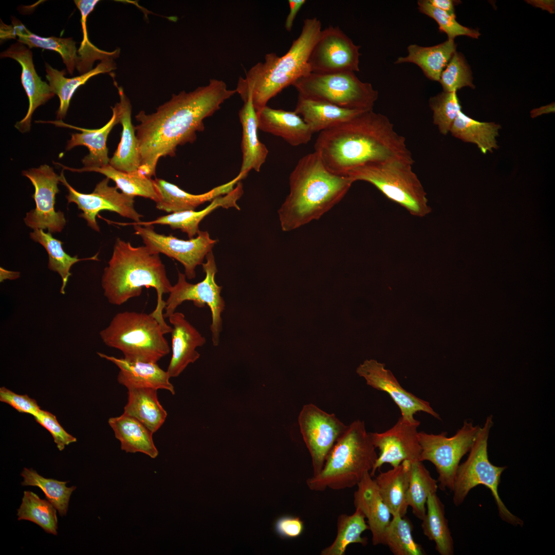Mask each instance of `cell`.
<instances>
[{
  "label": "cell",
  "instance_id": "cell-13",
  "mask_svg": "<svg viewBox=\"0 0 555 555\" xmlns=\"http://www.w3.org/2000/svg\"><path fill=\"white\" fill-rule=\"evenodd\" d=\"M109 180L107 177L104 178L96 184L91 193L86 194L78 192L71 186L65 178L63 171L60 175V182L68 191L66 196L68 203H76L82 211L79 216L86 220L88 227L97 232L100 231V228L96 217L101 211L116 212L135 223L140 221L143 216L134 207L135 197L119 192L116 186H109Z\"/></svg>",
  "mask_w": 555,
  "mask_h": 555
},
{
  "label": "cell",
  "instance_id": "cell-55",
  "mask_svg": "<svg viewBox=\"0 0 555 555\" xmlns=\"http://www.w3.org/2000/svg\"><path fill=\"white\" fill-rule=\"evenodd\" d=\"M529 2V1H528ZM535 7L547 10L550 13H554V1H531L529 2Z\"/></svg>",
  "mask_w": 555,
  "mask_h": 555
},
{
  "label": "cell",
  "instance_id": "cell-7",
  "mask_svg": "<svg viewBox=\"0 0 555 555\" xmlns=\"http://www.w3.org/2000/svg\"><path fill=\"white\" fill-rule=\"evenodd\" d=\"M99 334L105 345L119 349L131 361L157 363L170 351L161 326L150 313H117Z\"/></svg>",
  "mask_w": 555,
  "mask_h": 555
},
{
  "label": "cell",
  "instance_id": "cell-6",
  "mask_svg": "<svg viewBox=\"0 0 555 555\" xmlns=\"http://www.w3.org/2000/svg\"><path fill=\"white\" fill-rule=\"evenodd\" d=\"M377 457L364 421L355 420L337 440L320 473L307 478L306 485L314 491L353 488L370 473Z\"/></svg>",
  "mask_w": 555,
  "mask_h": 555
},
{
  "label": "cell",
  "instance_id": "cell-51",
  "mask_svg": "<svg viewBox=\"0 0 555 555\" xmlns=\"http://www.w3.org/2000/svg\"><path fill=\"white\" fill-rule=\"evenodd\" d=\"M0 401L10 405L20 413L33 416L41 410L35 400L27 395L16 394L5 387L0 388Z\"/></svg>",
  "mask_w": 555,
  "mask_h": 555
},
{
  "label": "cell",
  "instance_id": "cell-34",
  "mask_svg": "<svg viewBox=\"0 0 555 555\" xmlns=\"http://www.w3.org/2000/svg\"><path fill=\"white\" fill-rule=\"evenodd\" d=\"M108 423L115 437L121 443V449L126 453L140 452L155 458L158 451L153 439V433L136 418L123 413L111 417Z\"/></svg>",
  "mask_w": 555,
  "mask_h": 555
},
{
  "label": "cell",
  "instance_id": "cell-35",
  "mask_svg": "<svg viewBox=\"0 0 555 555\" xmlns=\"http://www.w3.org/2000/svg\"><path fill=\"white\" fill-rule=\"evenodd\" d=\"M127 402L123 413L144 424L153 433L162 425L167 412L160 404L157 390L151 388H128Z\"/></svg>",
  "mask_w": 555,
  "mask_h": 555
},
{
  "label": "cell",
  "instance_id": "cell-9",
  "mask_svg": "<svg viewBox=\"0 0 555 555\" xmlns=\"http://www.w3.org/2000/svg\"><path fill=\"white\" fill-rule=\"evenodd\" d=\"M493 424L492 416H488L467 459L459 464L452 490L453 502L456 506L460 505L471 490L484 485L490 490L502 520L514 526L522 527L524 522L507 509L498 493L501 475L507 467L495 466L489 459L488 440Z\"/></svg>",
  "mask_w": 555,
  "mask_h": 555
},
{
  "label": "cell",
  "instance_id": "cell-23",
  "mask_svg": "<svg viewBox=\"0 0 555 555\" xmlns=\"http://www.w3.org/2000/svg\"><path fill=\"white\" fill-rule=\"evenodd\" d=\"M112 109L113 114L110 119L102 127L97 129L76 127L66 124L62 120L50 122L56 125L73 128L81 132L80 133L71 134V139L67 142L66 150L69 151L78 146L87 147L89 153L82 160L84 168H102L109 164L110 158L108 156V150L106 142L112 129L116 124L120 123V109L119 103H116Z\"/></svg>",
  "mask_w": 555,
  "mask_h": 555
},
{
  "label": "cell",
  "instance_id": "cell-41",
  "mask_svg": "<svg viewBox=\"0 0 555 555\" xmlns=\"http://www.w3.org/2000/svg\"><path fill=\"white\" fill-rule=\"evenodd\" d=\"M30 237L34 242L40 244L46 250L48 255V268L57 272L62 279V286L60 290L64 294L65 289L69 278L71 275L70 272L71 267L76 263L84 260H97V255L85 258H79L78 255L71 256L66 253L63 248V243L54 238L50 232L43 230L36 229L30 232Z\"/></svg>",
  "mask_w": 555,
  "mask_h": 555
},
{
  "label": "cell",
  "instance_id": "cell-29",
  "mask_svg": "<svg viewBox=\"0 0 555 555\" xmlns=\"http://www.w3.org/2000/svg\"><path fill=\"white\" fill-rule=\"evenodd\" d=\"M120 97V123L122 130L117 149L110 158L109 164L127 173L139 172L140 154L135 128L132 121V106L122 87L117 86Z\"/></svg>",
  "mask_w": 555,
  "mask_h": 555
},
{
  "label": "cell",
  "instance_id": "cell-33",
  "mask_svg": "<svg viewBox=\"0 0 555 555\" xmlns=\"http://www.w3.org/2000/svg\"><path fill=\"white\" fill-rule=\"evenodd\" d=\"M456 46L454 40L450 39L432 46L411 44L407 48V55L399 57L395 63L415 64L428 79L439 82L441 72L456 51Z\"/></svg>",
  "mask_w": 555,
  "mask_h": 555
},
{
  "label": "cell",
  "instance_id": "cell-56",
  "mask_svg": "<svg viewBox=\"0 0 555 555\" xmlns=\"http://www.w3.org/2000/svg\"><path fill=\"white\" fill-rule=\"evenodd\" d=\"M18 272L10 271L1 267V282L6 279L15 280L19 278Z\"/></svg>",
  "mask_w": 555,
  "mask_h": 555
},
{
  "label": "cell",
  "instance_id": "cell-47",
  "mask_svg": "<svg viewBox=\"0 0 555 555\" xmlns=\"http://www.w3.org/2000/svg\"><path fill=\"white\" fill-rule=\"evenodd\" d=\"M429 106L433 113V122L439 132L446 135L451 126L461 111V106L456 92L442 91L431 97Z\"/></svg>",
  "mask_w": 555,
  "mask_h": 555
},
{
  "label": "cell",
  "instance_id": "cell-31",
  "mask_svg": "<svg viewBox=\"0 0 555 555\" xmlns=\"http://www.w3.org/2000/svg\"><path fill=\"white\" fill-rule=\"evenodd\" d=\"M294 112L301 116L313 134L331 128L364 111L344 108L299 95Z\"/></svg>",
  "mask_w": 555,
  "mask_h": 555
},
{
  "label": "cell",
  "instance_id": "cell-30",
  "mask_svg": "<svg viewBox=\"0 0 555 555\" xmlns=\"http://www.w3.org/2000/svg\"><path fill=\"white\" fill-rule=\"evenodd\" d=\"M411 465L412 461L404 460L389 470L381 472L374 479L392 516H404L406 513Z\"/></svg>",
  "mask_w": 555,
  "mask_h": 555
},
{
  "label": "cell",
  "instance_id": "cell-28",
  "mask_svg": "<svg viewBox=\"0 0 555 555\" xmlns=\"http://www.w3.org/2000/svg\"><path fill=\"white\" fill-rule=\"evenodd\" d=\"M238 116L242 127V163L239 173L245 178L252 170L260 172L266 160L268 150L258 139L257 115L251 95L244 101Z\"/></svg>",
  "mask_w": 555,
  "mask_h": 555
},
{
  "label": "cell",
  "instance_id": "cell-15",
  "mask_svg": "<svg viewBox=\"0 0 555 555\" xmlns=\"http://www.w3.org/2000/svg\"><path fill=\"white\" fill-rule=\"evenodd\" d=\"M360 46L338 26L322 30L308 60L310 72L318 74L359 71Z\"/></svg>",
  "mask_w": 555,
  "mask_h": 555
},
{
  "label": "cell",
  "instance_id": "cell-20",
  "mask_svg": "<svg viewBox=\"0 0 555 555\" xmlns=\"http://www.w3.org/2000/svg\"><path fill=\"white\" fill-rule=\"evenodd\" d=\"M1 57L13 59L22 67L21 82L28 98L29 107L26 116L16 122L15 127L22 133L27 132L30 130L33 112L55 94L49 84L43 81L38 75L33 63L32 51L26 45L17 41L2 52Z\"/></svg>",
  "mask_w": 555,
  "mask_h": 555
},
{
  "label": "cell",
  "instance_id": "cell-49",
  "mask_svg": "<svg viewBox=\"0 0 555 555\" xmlns=\"http://www.w3.org/2000/svg\"><path fill=\"white\" fill-rule=\"evenodd\" d=\"M417 5L419 11L434 20L438 25L439 31L446 33L448 39L454 40L456 36L460 35L477 39L480 35L478 30L460 24L456 20V16L434 7L428 0L418 1Z\"/></svg>",
  "mask_w": 555,
  "mask_h": 555
},
{
  "label": "cell",
  "instance_id": "cell-27",
  "mask_svg": "<svg viewBox=\"0 0 555 555\" xmlns=\"http://www.w3.org/2000/svg\"><path fill=\"white\" fill-rule=\"evenodd\" d=\"M256 113L258 130L280 137L292 146L305 144L311 140L313 133L294 111L274 109L267 105Z\"/></svg>",
  "mask_w": 555,
  "mask_h": 555
},
{
  "label": "cell",
  "instance_id": "cell-53",
  "mask_svg": "<svg viewBox=\"0 0 555 555\" xmlns=\"http://www.w3.org/2000/svg\"><path fill=\"white\" fill-rule=\"evenodd\" d=\"M306 3L305 0H289V12L286 17L285 27L287 31L292 29L294 20L303 5Z\"/></svg>",
  "mask_w": 555,
  "mask_h": 555
},
{
  "label": "cell",
  "instance_id": "cell-37",
  "mask_svg": "<svg viewBox=\"0 0 555 555\" xmlns=\"http://www.w3.org/2000/svg\"><path fill=\"white\" fill-rule=\"evenodd\" d=\"M500 125L494 122H480L460 111L453 122L450 132L465 142L475 144L486 154L498 147L496 139Z\"/></svg>",
  "mask_w": 555,
  "mask_h": 555
},
{
  "label": "cell",
  "instance_id": "cell-17",
  "mask_svg": "<svg viewBox=\"0 0 555 555\" xmlns=\"http://www.w3.org/2000/svg\"><path fill=\"white\" fill-rule=\"evenodd\" d=\"M298 422L311 456L312 475H316L323 468L328 454L348 425L342 422L335 414L327 413L312 403L303 406Z\"/></svg>",
  "mask_w": 555,
  "mask_h": 555
},
{
  "label": "cell",
  "instance_id": "cell-12",
  "mask_svg": "<svg viewBox=\"0 0 555 555\" xmlns=\"http://www.w3.org/2000/svg\"><path fill=\"white\" fill-rule=\"evenodd\" d=\"M206 262L202 264V269L206 274L204 279L197 283L188 282L184 274L178 271V280L172 285L169 296L165 301L164 318H168L175 312L176 308L183 302L192 301L199 308L206 305L210 308L212 323L210 330L213 345L219 343L220 334L223 328L221 314L225 308V302L221 295L222 286L215 282L217 268L212 251L206 256Z\"/></svg>",
  "mask_w": 555,
  "mask_h": 555
},
{
  "label": "cell",
  "instance_id": "cell-25",
  "mask_svg": "<svg viewBox=\"0 0 555 555\" xmlns=\"http://www.w3.org/2000/svg\"><path fill=\"white\" fill-rule=\"evenodd\" d=\"M354 494V504L367 519L374 546L383 545L385 531L392 515L381 498L376 483L369 472L364 474L357 485Z\"/></svg>",
  "mask_w": 555,
  "mask_h": 555
},
{
  "label": "cell",
  "instance_id": "cell-2",
  "mask_svg": "<svg viewBox=\"0 0 555 555\" xmlns=\"http://www.w3.org/2000/svg\"><path fill=\"white\" fill-rule=\"evenodd\" d=\"M314 152L327 169L343 176L370 162L397 160L412 164L414 162L405 138L395 131L386 116L373 109L320 132Z\"/></svg>",
  "mask_w": 555,
  "mask_h": 555
},
{
  "label": "cell",
  "instance_id": "cell-44",
  "mask_svg": "<svg viewBox=\"0 0 555 555\" xmlns=\"http://www.w3.org/2000/svg\"><path fill=\"white\" fill-rule=\"evenodd\" d=\"M23 478V486H34L41 489L49 501L58 510L61 516L66 515L72 493L77 487H67L68 482L45 478L32 468H24L21 473Z\"/></svg>",
  "mask_w": 555,
  "mask_h": 555
},
{
  "label": "cell",
  "instance_id": "cell-26",
  "mask_svg": "<svg viewBox=\"0 0 555 555\" xmlns=\"http://www.w3.org/2000/svg\"><path fill=\"white\" fill-rule=\"evenodd\" d=\"M102 358L114 363L120 369L117 377L119 384L130 388H151L165 390L174 395V386L170 381L167 371L161 368L157 363L131 361L97 353Z\"/></svg>",
  "mask_w": 555,
  "mask_h": 555
},
{
  "label": "cell",
  "instance_id": "cell-1",
  "mask_svg": "<svg viewBox=\"0 0 555 555\" xmlns=\"http://www.w3.org/2000/svg\"><path fill=\"white\" fill-rule=\"evenodd\" d=\"M236 93L223 80L212 79L193 91L173 95L154 113L139 112L135 118L139 124L135 126L140 154L139 172L150 178L155 176L159 159L174 156L178 146L193 143L196 133L205 130L204 119Z\"/></svg>",
  "mask_w": 555,
  "mask_h": 555
},
{
  "label": "cell",
  "instance_id": "cell-3",
  "mask_svg": "<svg viewBox=\"0 0 555 555\" xmlns=\"http://www.w3.org/2000/svg\"><path fill=\"white\" fill-rule=\"evenodd\" d=\"M101 285L104 295L111 304L121 305L133 298L139 297L143 287L155 289L157 305L150 314L161 326L164 334L172 327L164 321L163 295L172 286L159 253L146 246L134 247L120 238L115 241L112 257L103 271Z\"/></svg>",
  "mask_w": 555,
  "mask_h": 555
},
{
  "label": "cell",
  "instance_id": "cell-11",
  "mask_svg": "<svg viewBox=\"0 0 555 555\" xmlns=\"http://www.w3.org/2000/svg\"><path fill=\"white\" fill-rule=\"evenodd\" d=\"M480 428L465 421L451 437H448L447 432L434 434L418 432L419 461H429L434 465L438 474V488L441 490L452 491L460 460L471 450Z\"/></svg>",
  "mask_w": 555,
  "mask_h": 555
},
{
  "label": "cell",
  "instance_id": "cell-8",
  "mask_svg": "<svg viewBox=\"0 0 555 555\" xmlns=\"http://www.w3.org/2000/svg\"><path fill=\"white\" fill-rule=\"evenodd\" d=\"M411 163L397 160L370 162L348 171L344 176L368 182L386 198L414 216L430 214L427 193Z\"/></svg>",
  "mask_w": 555,
  "mask_h": 555
},
{
  "label": "cell",
  "instance_id": "cell-19",
  "mask_svg": "<svg viewBox=\"0 0 555 555\" xmlns=\"http://www.w3.org/2000/svg\"><path fill=\"white\" fill-rule=\"evenodd\" d=\"M357 374L363 377L366 384L377 390L386 393L397 405L401 417L410 422L417 420L414 415L418 412L426 413L440 419L430 403L419 398L401 386L391 371L385 364L375 359L365 360L356 369Z\"/></svg>",
  "mask_w": 555,
  "mask_h": 555
},
{
  "label": "cell",
  "instance_id": "cell-54",
  "mask_svg": "<svg viewBox=\"0 0 555 555\" xmlns=\"http://www.w3.org/2000/svg\"><path fill=\"white\" fill-rule=\"evenodd\" d=\"M428 1L434 7L453 16H456L455 6L461 3L460 1L455 0H428Z\"/></svg>",
  "mask_w": 555,
  "mask_h": 555
},
{
  "label": "cell",
  "instance_id": "cell-38",
  "mask_svg": "<svg viewBox=\"0 0 555 555\" xmlns=\"http://www.w3.org/2000/svg\"><path fill=\"white\" fill-rule=\"evenodd\" d=\"M61 165L64 169L74 172H94L102 174L109 179L113 180L116 186L122 193L134 197L141 196L149 198L157 202L158 196L155 190L153 179L141 174L139 172L127 173L118 170L109 164L102 168H87L83 167L75 169Z\"/></svg>",
  "mask_w": 555,
  "mask_h": 555
},
{
  "label": "cell",
  "instance_id": "cell-43",
  "mask_svg": "<svg viewBox=\"0 0 555 555\" xmlns=\"http://www.w3.org/2000/svg\"><path fill=\"white\" fill-rule=\"evenodd\" d=\"M56 510L49 501L41 498L32 491H25L17 509V519L32 522L45 532L57 535L58 527Z\"/></svg>",
  "mask_w": 555,
  "mask_h": 555
},
{
  "label": "cell",
  "instance_id": "cell-40",
  "mask_svg": "<svg viewBox=\"0 0 555 555\" xmlns=\"http://www.w3.org/2000/svg\"><path fill=\"white\" fill-rule=\"evenodd\" d=\"M362 511L356 508L351 515L341 514L337 522V535L331 544L321 551V555H344L348 546L351 544H367V539L362 534L369 527Z\"/></svg>",
  "mask_w": 555,
  "mask_h": 555
},
{
  "label": "cell",
  "instance_id": "cell-36",
  "mask_svg": "<svg viewBox=\"0 0 555 555\" xmlns=\"http://www.w3.org/2000/svg\"><path fill=\"white\" fill-rule=\"evenodd\" d=\"M421 528L424 535L435 544L436 550L440 555H453L454 543L445 516V506L437 494L430 493L427 498L426 512Z\"/></svg>",
  "mask_w": 555,
  "mask_h": 555
},
{
  "label": "cell",
  "instance_id": "cell-5",
  "mask_svg": "<svg viewBox=\"0 0 555 555\" xmlns=\"http://www.w3.org/2000/svg\"><path fill=\"white\" fill-rule=\"evenodd\" d=\"M321 31L319 19H305L301 33L285 54L268 53L263 62L257 63L245 77H240L235 89L243 101L251 95L253 106L258 113L283 89L310 73L308 60Z\"/></svg>",
  "mask_w": 555,
  "mask_h": 555
},
{
  "label": "cell",
  "instance_id": "cell-4",
  "mask_svg": "<svg viewBox=\"0 0 555 555\" xmlns=\"http://www.w3.org/2000/svg\"><path fill=\"white\" fill-rule=\"evenodd\" d=\"M354 180L330 171L315 152L301 158L289 177L290 191L278 210L289 232L320 219L344 198Z\"/></svg>",
  "mask_w": 555,
  "mask_h": 555
},
{
  "label": "cell",
  "instance_id": "cell-46",
  "mask_svg": "<svg viewBox=\"0 0 555 555\" xmlns=\"http://www.w3.org/2000/svg\"><path fill=\"white\" fill-rule=\"evenodd\" d=\"M97 0H75L74 2L79 9L81 23L83 32V40L78 50V61L76 68L80 75L91 70L94 62L97 60H103L107 58H115L118 56L119 50L108 52L102 50L94 46L89 41L86 29V20L89 14L93 11L99 2Z\"/></svg>",
  "mask_w": 555,
  "mask_h": 555
},
{
  "label": "cell",
  "instance_id": "cell-52",
  "mask_svg": "<svg viewBox=\"0 0 555 555\" xmlns=\"http://www.w3.org/2000/svg\"><path fill=\"white\" fill-rule=\"evenodd\" d=\"M275 533L282 539H293L299 537L304 530V523L298 516L283 515L274 522Z\"/></svg>",
  "mask_w": 555,
  "mask_h": 555
},
{
  "label": "cell",
  "instance_id": "cell-32",
  "mask_svg": "<svg viewBox=\"0 0 555 555\" xmlns=\"http://www.w3.org/2000/svg\"><path fill=\"white\" fill-rule=\"evenodd\" d=\"M46 78L49 82L51 90L60 99V106L57 113L59 120L64 119L69 108L70 100L79 87L84 84L90 78L100 73L109 72L116 68L114 58H107L101 61L97 66L79 76L67 78L65 69L58 70L49 64L45 63Z\"/></svg>",
  "mask_w": 555,
  "mask_h": 555
},
{
  "label": "cell",
  "instance_id": "cell-18",
  "mask_svg": "<svg viewBox=\"0 0 555 555\" xmlns=\"http://www.w3.org/2000/svg\"><path fill=\"white\" fill-rule=\"evenodd\" d=\"M420 422H410L401 416L390 429L381 433L369 432L371 441L379 450L375 465L370 472L375 475L377 470L385 464L392 467L399 465L404 460H419L421 447L418 437L417 428Z\"/></svg>",
  "mask_w": 555,
  "mask_h": 555
},
{
  "label": "cell",
  "instance_id": "cell-48",
  "mask_svg": "<svg viewBox=\"0 0 555 555\" xmlns=\"http://www.w3.org/2000/svg\"><path fill=\"white\" fill-rule=\"evenodd\" d=\"M471 69L463 55L456 51L440 75L443 91L457 92L465 86L474 88Z\"/></svg>",
  "mask_w": 555,
  "mask_h": 555
},
{
  "label": "cell",
  "instance_id": "cell-21",
  "mask_svg": "<svg viewBox=\"0 0 555 555\" xmlns=\"http://www.w3.org/2000/svg\"><path fill=\"white\" fill-rule=\"evenodd\" d=\"M173 325L172 355L167 372L170 377L178 376L190 364L200 357L196 348L203 346L206 338L186 319L183 313L175 312L169 317Z\"/></svg>",
  "mask_w": 555,
  "mask_h": 555
},
{
  "label": "cell",
  "instance_id": "cell-24",
  "mask_svg": "<svg viewBox=\"0 0 555 555\" xmlns=\"http://www.w3.org/2000/svg\"><path fill=\"white\" fill-rule=\"evenodd\" d=\"M243 192V184L239 181L231 191L216 197L211 201L209 205L200 211L188 210L174 212L160 216L152 221L121 223V225L142 226L156 224L168 225L173 230L179 229L186 233L189 239H191L194 238L200 231L199 224L200 221L215 209L219 207L226 209L234 208L239 210L240 208L237 204V201L241 197Z\"/></svg>",
  "mask_w": 555,
  "mask_h": 555
},
{
  "label": "cell",
  "instance_id": "cell-45",
  "mask_svg": "<svg viewBox=\"0 0 555 555\" xmlns=\"http://www.w3.org/2000/svg\"><path fill=\"white\" fill-rule=\"evenodd\" d=\"M394 555H424L425 552L413 536V526L404 516H392L385 531L383 544Z\"/></svg>",
  "mask_w": 555,
  "mask_h": 555
},
{
  "label": "cell",
  "instance_id": "cell-22",
  "mask_svg": "<svg viewBox=\"0 0 555 555\" xmlns=\"http://www.w3.org/2000/svg\"><path fill=\"white\" fill-rule=\"evenodd\" d=\"M244 178L243 175L239 173L234 178L226 183L202 194H193L182 190L173 183L156 178L153 179L158 196L156 207L168 213L195 210L200 205L228 193Z\"/></svg>",
  "mask_w": 555,
  "mask_h": 555
},
{
  "label": "cell",
  "instance_id": "cell-42",
  "mask_svg": "<svg viewBox=\"0 0 555 555\" xmlns=\"http://www.w3.org/2000/svg\"><path fill=\"white\" fill-rule=\"evenodd\" d=\"M438 488L437 480L432 477L422 461L412 462L407 502L413 514L419 520H422L425 514L429 494L437 492Z\"/></svg>",
  "mask_w": 555,
  "mask_h": 555
},
{
  "label": "cell",
  "instance_id": "cell-14",
  "mask_svg": "<svg viewBox=\"0 0 555 555\" xmlns=\"http://www.w3.org/2000/svg\"><path fill=\"white\" fill-rule=\"evenodd\" d=\"M133 226L135 234L139 236L145 246L152 251L163 253L180 263L189 280L195 278L196 267L202 265L204 258L212 251L217 242L212 239L206 231H200L196 237L183 240L171 234H159L155 231L153 226Z\"/></svg>",
  "mask_w": 555,
  "mask_h": 555
},
{
  "label": "cell",
  "instance_id": "cell-10",
  "mask_svg": "<svg viewBox=\"0 0 555 555\" xmlns=\"http://www.w3.org/2000/svg\"><path fill=\"white\" fill-rule=\"evenodd\" d=\"M299 95L325 101L339 107L366 111L373 109L378 92L361 81L354 72L318 74L310 72L292 85Z\"/></svg>",
  "mask_w": 555,
  "mask_h": 555
},
{
  "label": "cell",
  "instance_id": "cell-16",
  "mask_svg": "<svg viewBox=\"0 0 555 555\" xmlns=\"http://www.w3.org/2000/svg\"><path fill=\"white\" fill-rule=\"evenodd\" d=\"M22 175L30 180L34 188L32 197L35 207L26 213L24 218L26 225L33 230L47 229L51 233L61 232L66 220L64 213L56 211L54 208L55 196L60 192L58 186L60 175L47 164L23 171Z\"/></svg>",
  "mask_w": 555,
  "mask_h": 555
},
{
  "label": "cell",
  "instance_id": "cell-50",
  "mask_svg": "<svg viewBox=\"0 0 555 555\" xmlns=\"http://www.w3.org/2000/svg\"><path fill=\"white\" fill-rule=\"evenodd\" d=\"M35 421L45 428L52 435L58 449L62 451L65 446L77 441V439L67 433L58 422L52 413L43 410L33 416Z\"/></svg>",
  "mask_w": 555,
  "mask_h": 555
},
{
  "label": "cell",
  "instance_id": "cell-39",
  "mask_svg": "<svg viewBox=\"0 0 555 555\" xmlns=\"http://www.w3.org/2000/svg\"><path fill=\"white\" fill-rule=\"evenodd\" d=\"M12 25L13 35L14 38L18 37L17 41L25 44L30 49L33 47L41 48L59 53L68 73L73 74L79 57L76 42L72 38L41 37L31 32L16 18L12 19Z\"/></svg>",
  "mask_w": 555,
  "mask_h": 555
}]
</instances>
